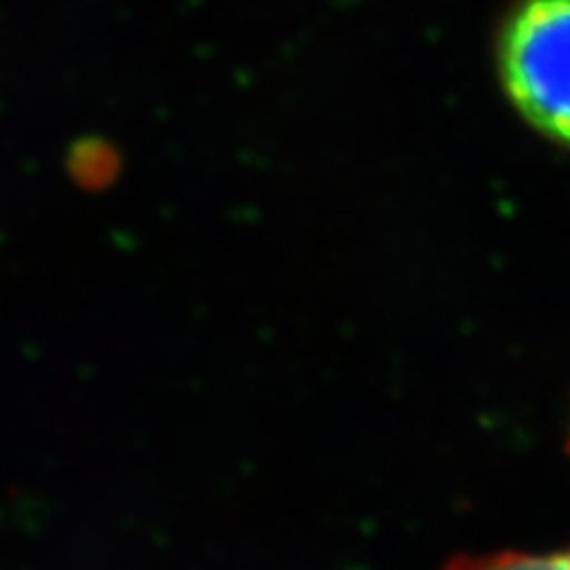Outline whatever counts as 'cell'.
<instances>
[{
    "instance_id": "1",
    "label": "cell",
    "mask_w": 570,
    "mask_h": 570,
    "mask_svg": "<svg viewBox=\"0 0 570 570\" xmlns=\"http://www.w3.org/2000/svg\"><path fill=\"white\" fill-rule=\"evenodd\" d=\"M497 65L519 115L570 148V0H519L499 31Z\"/></svg>"
},
{
    "instance_id": "2",
    "label": "cell",
    "mask_w": 570,
    "mask_h": 570,
    "mask_svg": "<svg viewBox=\"0 0 570 570\" xmlns=\"http://www.w3.org/2000/svg\"><path fill=\"white\" fill-rule=\"evenodd\" d=\"M442 570H570V547L547 554L525 551H497V554L459 557Z\"/></svg>"
}]
</instances>
